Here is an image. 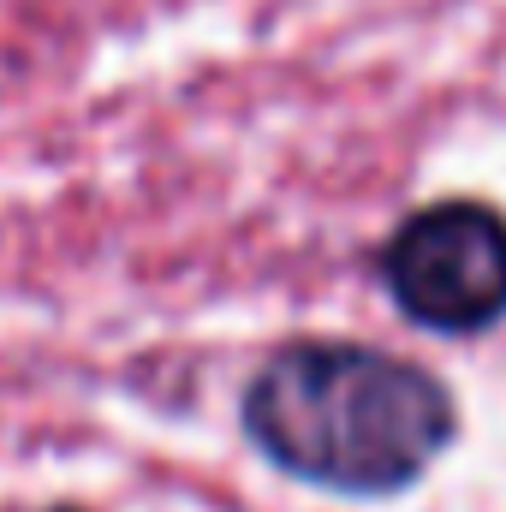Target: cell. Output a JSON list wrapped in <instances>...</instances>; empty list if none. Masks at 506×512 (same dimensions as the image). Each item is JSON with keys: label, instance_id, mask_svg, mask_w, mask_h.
<instances>
[{"label": "cell", "instance_id": "1", "mask_svg": "<svg viewBox=\"0 0 506 512\" xmlns=\"http://www.w3.org/2000/svg\"><path fill=\"white\" fill-rule=\"evenodd\" d=\"M435 370L346 340L280 346L245 387V435L268 465L334 495H399L453 441Z\"/></svg>", "mask_w": 506, "mask_h": 512}, {"label": "cell", "instance_id": "3", "mask_svg": "<svg viewBox=\"0 0 506 512\" xmlns=\"http://www.w3.org/2000/svg\"><path fill=\"white\" fill-rule=\"evenodd\" d=\"M60 512H66V507H60Z\"/></svg>", "mask_w": 506, "mask_h": 512}, {"label": "cell", "instance_id": "2", "mask_svg": "<svg viewBox=\"0 0 506 512\" xmlns=\"http://www.w3.org/2000/svg\"><path fill=\"white\" fill-rule=\"evenodd\" d=\"M393 304L429 334H483L506 316V215L489 203H429L381 245Z\"/></svg>", "mask_w": 506, "mask_h": 512}]
</instances>
